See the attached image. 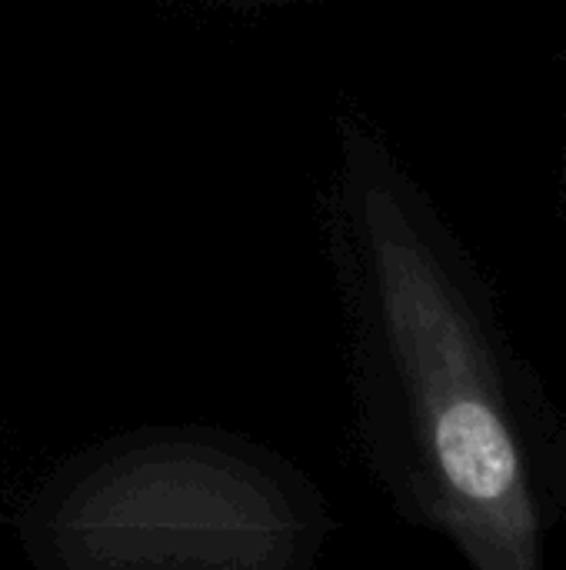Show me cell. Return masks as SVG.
Returning <instances> with one entry per match:
<instances>
[{"instance_id": "obj_2", "label": "cell", "mask_w": 566, "mask_h": 570, "mask_svg": "<svg viewBox=\"0 0 566 570\" xmlns=\"http://www.w3.org/2000/svg\"><path fill=\"white\" fill-rule=\"evenodd\" d=\"M53 538L83 568H280L297 544L284 494L207 448H147L87 478Z\"/></svg>"}, {"instance_id": "obj_1", "label": "cell", "mask_w": 566, "mask_h": 570, "mask_svg": "<svg viewBox=\"0 0 566 570\" xmlns=\"http://www.w3.org/2000/svg\"><path fill=\"white\" fill-rule=\"evenodd\" d=\"M364 227L437 511L480 568H537L527 461L464 297L390 190H367Z\"/></svg>"}]
</instances>
